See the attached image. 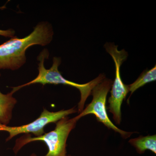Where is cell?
<instances>
[{
	"mask_svg": "<svg viewBox=\"0 0 156 156\" xmlns=\"http://www.w3.org/2000/svg\"><path fill=\"white\" fill-rule=\"evenodd\" d=\"M53 34V27L49 23L41 22L27 36L23 38L14 36L0 45V70L19 69L26 62L27 49L34 45L49 44Z\"/></svg>",
	"mask_w": 156,
	"mask_h": 156,
	"instance_id": "1",
	"label": "cell"
},
{
	"mask_svg": "<svg viewBox=\"0 0 156 156\" xmlns=\"http://www.w3.org/2000/svg\"><path fill=\"white\" fill-rule=\"evenodd\" d=\"M49 56V53L48 50L44 49L42 51L37 58L38 60L40 61L38 68L39 74L32 81L24 85L13 87L11 91L14 93L23 87L36 83L42 84L43 86L48 84L54 85L62 84L75 87L79 89L80 92V100L78 104V112L80 113L83 110L85 102L89 95H91L92 89L105 78V76L104 74H100L97 78L87 83H76L66 80L62 76L61 73L59 72L58 67L61 62L60 57H53L52 66L50 69H46L44 65V62L45 59L48 58Z\"/></svg>",
	"mask_w": 156,
	"mask_h": 156,
	"instance_id": "2",
	"label": "cell"
},
{
	"mask_svg": "<svg viewBox=\"0 0 156 156\" xmlns=\"http://www.w3.org/2000/svg\"><path fill=\"white\" fill-rule=\"evenodd\" d=\"M78 120L76 117L70 119L64 117L56 123V126L53 131L44 133L41 136L32 137L30 134L24 135L17 139L13 151L17 154L21 148L27 144L34 141L45 142L48 148V152L44 156H66V141L72 130L75 128ZM30 156H37L32 154Z\"/></svg>",
	"mask_w": 156,
	"mask_h": 156,
	"instance_id": "3",
	"label": "cell"
},
{
	"mask_svg": "<svg viewBox=\"0 0 156 156\" xmlns=\"http://www.w3.org/2000/svg\"><path fill=\"white\" fill-rule=\"evenodd\" d=\"M118 47L111 43H106L104 45L106 51L113 59L115 66V76L112 86L108 109L112 114L115 123L119 125L122 121L121 106L129 92L128 85L124 84L122 80L120 71L121 66L128 57V53L124 49L119 50Z\"/></svg>",
	"mask_w": 156,
	"mask_h": 156,
	"instance_id": "4",
	"label": "cell"
},
{
	"mask_svg": "<svg viewBox=\"0 0 156 156\" xmlns=\"http://www.w3.org/2000/svg\"><path fill=\"white\" fill-rule=\"evenodd\" d=\"M112 83V80L105 77L98 84L92 89L91 93L93 96L92 101L76 118L79 120L87 115H95L98 122L102 123L108 129L119 133L123 138L126 139L130 137L133 132H127L117 128L110 119L107 112V96Z\"/></svg>",
	"mask_w": 156,
	"mask_h": 156,
	"instance_id": "5",
	"label": "cell"
},
{
	"mask_svg": "<svg viewBox=\"0 0 156 156\" xmlns=\"http://www.w3.org/2000/svg\"><path fill=\"white\" fill-rule=\"evenodd\" d=\"M77 112V111L75 107L65 110H62L57 112H50L44 109L41 115L34 122L18 127H9L0 124V131L9 132V136L6 139V141L21 134L32 133L36 136H40L44 134V128L48 124L57 122L62 118Z\"/></svg>",
	"mask_w": 156,
	"mask_h": 156,
	"instance_id": "6",
	"label": "cell"
},
{
	"mask_svg": "<svg viewBox=\"0 0 156 156\" xmlns=\"http://www.w3.org/2000/svg\"><path fill=\"white\" fill-rule=\"evenodd\" d=\"M13 94L12 91L7 94L0 92V124L4 126H7L10 122L12 119V111L17 103Z\"/></svg>",
	"mask_w": 156,
	"mask_h": 156,
	"instance_id": "7",
	"label": "cell"
},
{
	"mask_svg": "<svg viewBox=\"0 0 156 156\" xmlns=\"http://www.w3.org/2000/svg\"><path fill=\"white\" fill-rule=\"evenodd\" d=\"M129 142L135 148L138 153H144L146 151L148 150L154 154H156V135L140 136L130 140Z\"/></svg>",
	"mask_w": 156,
	"mask_h": 156,
	"instance_id": "8",
	"label": "cell"
},
{
	"mask_svg": "<svg viewBox=\"0 0 156 156\" xmlns=\"http://www.w3.org/2000/svg\"><path fill=\"white\" fill-rule=\"evenodd\" d=\"M156 80V65L151 69L144 71L141 74L136 81L131 85H128L129 92L131 96L135 91L146 84L153 82Z\"/></svg>",
	"mask_w": 156,
	"mask_h": 156,
	"instance_id": "9",
	"label": "cell"
},
{
	"mask_svg": "<svg viewBox=\"0 0 156 156\" xmlns=\"http://www.w3.org/2000/svg\"><path fill=\"white\" fill-rule=\"evenodd\" d=\"M5 8V6L0 8V9H4ZM15 31L13 29H9L7 30H2L0 29V36L12 38L14 37L15 34Z\"/></svg>",
	"mask_w": 156,
	"mask_h": 156,
	"instance_id": "10",
	"label": "cell"
},
{
	"mask_svg": "<svg viewBox=\"0 0 156 156\" xmlns=\"http://www.w3.org/2000/svg\"></svg>",
	"mask_w": 156,
	"mask_h": 156,
	"instance_id": "11",
	"label": "cell"
}]
</instances>
